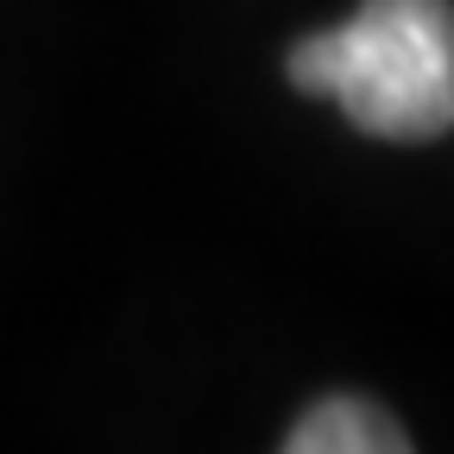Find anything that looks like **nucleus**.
Segmentation results:
<instances>
[{"mask_svg":"<svg viewBox=\"0 0 454 454\" xmlns=\"http://www.w3.org/2000/svg\"><path fill=\"white\" fill-rule=\"evenodd\" d=\"M291 82L334 95L372 139H442L454 127V0H366L348 26L297 38Z\"/></svg>","mask_w":454,"mask_h":454,"instance_id":"f257e3e1","label":"nucleus"},{"mask_svg":"<svg viewBox=\"0 0 454 454\" xmlns=\"http://www.w3.org/2000/svg\"><path fill=\"white\" fill-rule=\"evenodd\" d=\"M284 448L291 454H404L411 435L366 397H328V404L303 411V423L284 435Z\"/></svg>","mask_w":454,"mask_h":454,"instance_id":"f03ea898","label":"nucleus"}]
</instances>
